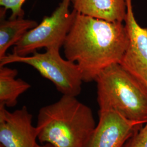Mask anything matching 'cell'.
<instances>
[{
    "mask_svg": "<svg viewBox=\"0 0 147 147\" xmlns=\"http://www.w3.org/2000/svg\"><path fill=\"white\" fill-rule=\"evenodd\" d=\"M95 126L88 106L76 96L63 95L39 111L38 140L54 147H82Z\"/></svg>",
    "mask_w": 147,
    "mask_h": 147,
    "instance_id": "cell-2",
    "label": "cell"
},
{
    "mask_svg": "<svg viewBox=\"0 0 147 147\" xmlns=\"http://www.w3.org/2000/svg\"><path fill=\"white\" fill-rule=\"evenodd\" d=\"M26 0H0V5L3 11H11L10 18L24 16L25 11L22 8Z\"/></svg>",
    "mask_w": 147,
    "mask_h": 147,
    "instance_id": "cell-12",
    "label": "cell"
},
{
    "mask_svg": "<svg viewBox=\"0 0 147 147\" xmlns=\"http://www.w3.org/2000/svg\"><path fill=\"white\" fill-rule=\"evenodd\" d=\"M123 147H147V122L126 141Z\"/></svg>",
    "mask_w": 147,
    "mask_h": 147,
    "instance_id": "cell-13",
    "label": "cell"
},
{
    "mask_svg": "<svg viewBox=\"0 0 147 147\" xmlns=\"http://www.w3.org/2000/svg\"><path fill=\"white\" fill-rule=\"evenodd\" d=\"M59 50L50 49L45 53L36 51L25 56L7 54L0 59V66L14 63L29 65L52 82L62 94L76 97L82 90V74L76 63L62 57Z\"/></svg>",
    "mask_w": 147,
    "mask_h": 147,
    "instance_id": "cell-4",
    "label": "cell"
},
{
    "mask_svg": "<svg viewBox=\"0 0 147 147\" xmlns=\"http://www.w3.org/2000/svg\"><path fill=\"white\" fill-rule=\"evenodd\" d=\"M124 24L129 36V45L121 64L147 88V28L141 26L134 13L132 0H126Z\"/></svg>",
    "mask_w": 147,
    "mask_h": 147,
    "instance_id": "cell-8",
    "label": "cell"
},
{
    "mask_svg": "<svg viewBox=\"0 0 147 147\" xmlns=\"http://www.w3.org/2000/svg\"><path fill=\"white\" fill-rule=\"evenodd\" d=\"M0 105V146L3 147H36L38 139L36 126L25 106L10 112Z\"/></svg>",
    "mask_w": 147,
    "mask_h": 147,
    "instance_id": "cell-6",
    "label": "cell"
},
{
    "mask_svg": "<svg viewBox=\"0 0 147 147\" xmlns=\"http://www.w3.org/2000/svg\"><path fill=\"white\" fill-rule=\"evenodd\" d=\"M71 0H62L50 16H45L36 27L28 31L13 47V53L28 56L41 48L46 50L63 47L75 20L77 11H70Z\"/></svg>",
    "mask_w": 147,
    "mask_h": 147,
    "instance_id": "cell-5",
    "label": "cell"
},
{
    "mask_svg": "<svg viewBox=\"0 0 147 147\" xmlns=\"http://www.w3.org/2000/svg\"><path fill=\"white\" fill-rule=\"evenodd\" d=\"M129 42L124 22L106 21L77 12L63 47L66 59L79 66L83 81L90 82L109 66L121 62Z\"/></svg>",
    "mask_w": 147,
    "mask_h": 147,
    "instance_id": "cell-1",
    "label": "cell"
},
{
    "mask_svg": "<svg viewBox=\"0 0 147 147\" xmlns=\"http://www.w3.org/2000/svg\"><path fill=\"white\" fill-rule=\"evenodd\" d=\"M16 69L0 66V105L14 107L18 98L31 87V85L21 79H16Z\"/></svg>",
    "mask_w": 147,
    "mask_h": 147,
    "instance_id": "cell-11",
    "label": "cell"
},
{
    "mask_svg": "<svg viewBox=\"0 0 147 147\" xmlns=\"http://www.w3.org/2000/svg\"><path fill=\"white\" fill-rule=\"evenodd\" d=\"M36 147H54L52 145H51V144H45V145H44V146H40V145H39V144H37V145H36Z\"/></svg>",
    "mask_w": 147,
    "mask_h": 147,
    "instance_id": "cell-14",
    "label": "cell"
},
{
    "mask_svg": "<svg viewBox=\"0 0 147 147\" xmlns=\"http://www.w3.org/2000/svg\"><path fill=\"white\" fill-rule=\"evenodd\" d=\"M5 11H1L0 22V59L7 55L11 46H14L27 32L38 25L37 21L25 19L24 16L4 19Z\"/></svg>",
    "mask_w": 147,
    "mask_h": 147,
    "instance_id": "cell-10",
    "label": "cell"
},
{
    "mask_svg": "<svg viewBox=\"0 0 147 147\" xmlns=\"http://www.w3.org/2000/svg\"><path fill=\"white\" fill-rule=\"evenodd\" d=\"M0 147H3L2 146H0Z\"/></svg>",
    "mask_w": 147,
    "mask_h": 147,
    "instance_id": "cell-15",
    "label": "cell"
},
{
    "mask_svg": "<svg viewBox=\"0 0 147 147\" xmlns=\"http://www.w3.org/2000/svg\"><path fill=\"white\" fill-rule=\"evenodd\" d=\"M73 9L84 16L110 22H124L126 0H71Z\"/></svg>",
    "mask_w": 147,
    "mask_h": 147,
    "instance_id": "cell-9",
    "label": "cell"
},
{
    "mask_svg": "<svg viewBox=\"0 0 147 147\" xmlns=\"http://www.w3.org/2000/svg\"><path fill=\"white\" fill-rule=\"evenodd\" d=\"M97 125L82 147H123L143 125L112 111H99Z\"/></svg>",
    "mask_w": 147,
    "mask_h": 147,
    "instance_id": "cell-7",
    "label": "cell"
},
{
    "mask_svg": "<svg viewBox=\"0 0 147 147\" xmlns=\"http://www.w3.org/2000/svg\"><path fill=\"white\" fill-rule=\"evenodd\" d=\"M99 111H112L126 119L147 122V88L121 63L103 70L95 81Z\"/></svg>",
    "mask_w": 147,
    "mask_h": 147,
    "instance_id": "cell-3",
    "label": "cell"
}]
</instances>
